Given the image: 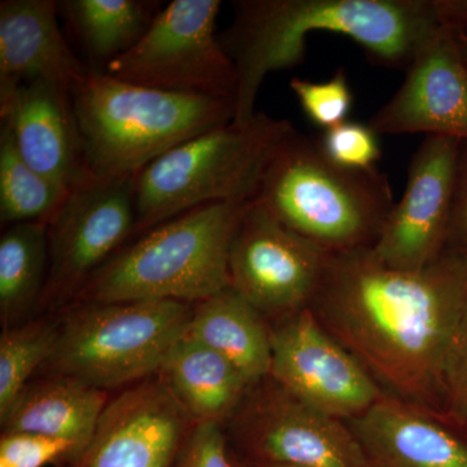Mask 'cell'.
<instances>
[{
	"mask_svg": "<svg viewBox=\"0 0 467 467\" xmlns=\"http://www.w3.org/2000/svg\"><path fill=\"white\" fill-rule=\"evenodd\" d=\"M310 309L401 400L439 418L442 384L467 309V261L444 251L417 272L370 250L330 254Z\"/></svg>",
	"mask_w": 467,
	"mask_h": 467,
	"instance_id": "cell-1",
	"label": "cell"
},
{
	"mask_svg": "<svg viewBox=\"0 0 467 467\" xmlns=\"http://www.w3.org/2000/svg\"><path fill=\"white\" fill-rule=\"evenodd\" d=\"M234 16L218 34L238 76L234 121L256 113L267 76L299 66L313 32L347 36L370 61L407 70L441 27L434 0H235Z\"/></svg>",
	"mask_w": 467,
	"mask_h": 467,
	"instance_id": "cell-2",
	"label": "cell"
},
{
	"mask_svg": "<svg viewBox=\"0 0 467 467\" xmlns=\"http://www.w3.org/2000/svg\"><path fill=\"white\" fill-rule=\"evenodd\" d=\"M254 202L330 254L373 248L395 205L386 174L340 167L297 130L273 153Z\"/></svg>",
	"mask_w": 467,
	"mask_h": 467,
	"instance_id": "cell-3",
	"label": "cell"
},
{
	"mask_svg": "<svg viewBox=\"0 0 467 467\" xmlns=\"http://www.w3.org/2000/svg\"><path fill=\"white\" fill-rule=\"evenodd\" d=\"M86 177H137L169 150L234 121V103L88 72L73 91Z\"/></svg>",
	"mask_w": 467,
	"mask_h": 467,
	"instance_id": "cell-4",
	"label": "cell"
},
{
	"mask_svg": "<svg viewBox=\"0 0 467 467\" xmlns=\"http://www.w3.org/2000/svg\"><path fill=\"white\" fill-rule=\"evenodd\" d=\"M251 202L201 205L143 233L91 276L76 303L196 304L232 287L230 248Z\"/></svg>",
	"mask_w": 467,
	"mask_h": 467,
	"instance_id": "cell-5",
	"label": "cell"
},
{
	"mask_svg": "<svg viewBox=\"0 0 467 467\" xmlns=\"http://www.w3.org/2000/svg\"><path fill=\"white\" fill-rule=\"evenodd\" d=\"M294 130L288 119L256 112L247 121L198 135L150 162L135 178L134 235L201 205L254 201L267 162Z\"/></svg>",
	"mask_w": 467,
	"mask_h": 467,
	"instance_id": "cell-6",
	"label": "cell"
},
{
	"mask_svg": "<svg viewBox=\"0 0 467 467\" xmlns=\"http://www.w3.org/2000/svg\"><path fill=\"white\" fill-rule=\"evenodd\" d=\"M193 304L174 300L76 303L57 313L58 337L43 374L97 389H126L158 376L186 334Z\"/></svg>",
	"mask_w": 467,
	"mask_h": 467,
	"instance_id": "cell-7",
	"label": "cell"
},
{
	"mask_svg": "<svg viewBox=\"0 0 467 467\" xmlns=\"http://www.w3.org/2000/svg\"><path fill=\"white\" fill-rule=\"evenodd\" d=\"M220 0H173L104 75L174 94L235 100V66L218 38Z\"/></svg>",
	"mask_w": 467,
	"mask_h": 467,
	"instance_id": "cell-8",
	"label": "cell"
},
{
	"mask_svg": "<svg viewBox=\"0 0 467 467\" xmlns=\"http://www.w3.org/2000/svg\"><path fill=\"white\" fill-rule=\"evenodd\" d=\"M135 178H88L67 193L47 225L50 266L39 315L73 306L91 276L134 235Z\"/></svg>",
	"mask_w": 467,
	"mask_h": 467,
	"instance_id": "cell-9",
	"label": "cell"
},
{
	"mask_svg": "<svg viewBox=\"0 0 467 467\" xmlns=\"http://www.w3.org/2000/svg\"><path fill=\"white\" fill-rule=\"evenodd\" d=\"M247 461L294 467H368L350 426L295 398L275 380L254 384L232 418Z\"/></svg>",
	"mask_w": 467,
	"mask_h": 467,
	"instance_id": "cell-10",
	"label": "cell"
},
{
	"mask_svg": "<svg viewBox=\"0 0 467 467\" xmlns=\"http://www.w3.org/2000/svg\"><path fill=\"white\" fill-rule=\"evenodd\" d=\"M328 260L252 201L230 248V285L264 317L284 321L310 308Z\"/></svg>",
	"mask_w": 467,
	"mask_h": 467,
	"instance_id": "cell-11",
	"label": "cell"
},
{
	"mask_svg": "<svg viewBox=\"0 0 467 467\" xmlns=\"http://www.w3.org/2000/svg\"><path fill=\"white\" fill-rule=\"evenodd\" d=\"M272 349L270 379L327 416L356 420L386 396L310 308L272 328Z\"/></svg>",
	"mask_w": 467,
	"mask_h": 467,
	"instance_id": "cell-12",
	"label": "cell"
},
{
	"mask_svg": "<svg viewBox=\"0 0 467 467\" xmlns=\"http://www.w3.org/2000/svg\"><path fill=\"white\" fill-rule=\"evenodd\" d=\"M462 142L427 135L409 165L407 187L371 248L384 266L417 272L444 254Z\"/></svg>",
	"mask_w": 467,
	"mask_h": 467,
	"instance_id": "cell-13",
	"label": "cell"
},
{
	"mask_svg": "<svg viewBox=\"0 0 467 467\" xmlns=\"http://www.w3.org/2000/svg\"><path fill=\"white\" fill-rule=\"evenodd\" d=\"M195 425L158 376L149 378L109 399L67 467H174Z\"/></svg>",
	"mask_w": 467,
	"mask_h": 467,
	"instance_id": "cell-14",
	"label": "cell"
},
{
	"mask_svg": "<svg viewBox=\"0 0 467 467\" xmlns=\"http://www.w3.org/2000/svg\"><path fill=\"white\" fill-rule=\"evenodd\" d=\"M368 125L378 135H439L467 143V64L456 33L436 30Z\"/></svg>",
	"mask_w": 467,
	"mask_h": 467,
	"instance_id": "cell-15",
	"label": "cell"
},
{
	"mask_svg": "<svg viewBox=\"0 0 467 467\" xmlns=\"http://www.w3.org/2000/svg\"><path fill=\"white\" fill-rule=\"evenodd\" d=\"M0 122L14 134L23 158L70 192L88 180L72 94L36 79L0 94Z\"/></svg>",
	"mask_w": 467,
	"mask_h": 467,
	"instance_id": "cell-16",
	"label": "cell"
},
{
	"mask_svg": "<svg viewBox=\"0 0 467 467\" xmlns=\"http://www.w3.org/2000/svg\"><path fill=\"white\" fill-rule=\"evenodd\" d=\"M54 0L0 2V94L36 79L70 94L85 81L88 67L67 45Z\"/></svg>",
	"mask_w": 467,
	"mask_h": 467,
	"instance_id": "cell-17",
	"label": "cell"
},
{
	"mask_svg": "<svg viewBox=\"0 0 467 467\" xmlns=\"http://www.w3.org/2000/svg\"><path fill=\"white\" fill-rule=\"evenodd\" d=\"M368 467H467V439L426 409L384 396L352 420Z\"/></svg>",
	"mask_w": 467,
	"mask_h": 467,
	"instance_id": "cell-18",
	"label": "cell"
},
{
	"mask_svg": "<svg viewBox=\"0 0 467 467\" xmlns=\"http://www.w3.org/2000/svg\"><path fill=\"white\" fill-rule=\"evenodd\" d=\"M109 401V391L76 378L45 374L30 380L0 417L2 432L60 439L72 445L76 460L90 442Z\"/></svg>",
	"mask_w": 467,
	"mask_h": 467,
	"instance_id": "cell-19",
	"label": "cell"
},
{
	"mask_svg": "<svg viewBox=\"0 0 467 467\" xmlns=\"http://www.w3.org/2000/svg\"><path fill=\"white\" fill-rule=\"evenodd\" d=\"M158 378L195 423L223 426L251 389L232 362L187 334L174 344Z\"/></svg>",
	"mask_w": 467,
	"mask_h": 467,
	"instance_id": "cell-20",
	"label": "cell"
},
{
	"mask_svg": "<svg viewBox=\"0 0 467 467\" xmlns=\"http://www.w3.org/2000/svg\"><path fill=\"white\" fill-rule=\"evenodd\" d=\"M186 334L232 362L251 387L269 378L272 328L233 287L193 304Z\"/></svg>",
	"mask_w": 467,
	"mask_h": 467,
	"instance_id": "cell-21",
	"label": "cell"
},
{
	"mask_svg": "<svg viewBox=\"0 0 467 467\" xmlns=\"http://www.w3.org/2000/svg\"><path fill=\"white\" fill-rule=\"evenodd\" d=\"M162 7L159 0L57 2L58 15L88 60V72L100 75L143 38Z\"/></svg>",
	"mask_w": 467,
	"mask_h": 467,
	"instance_id": "cell-22",
	"label": "cell"
},
{
	"mask_svg": "<svg viewBox=\"0 0 467 467\" xmlns=\"http://www.w3.org/2000/svg\"><path fill=\"white\" fill-rule=\"evenodd\" d=\"M47 225L21 223L5 227L0 236V324L15 327L38 313L47 282Z\"/></svg>",
	"mask_w": 467,
	"mask_h": 467,
	"instance_id": "cell-23",
	"label": "cell"
},
{
	"mask_svg": "<svg viewBox=\"0 0 467 467\" xmlns=\"http://www.w3.org/2000/svg\"><path fill=\"white\" fill-rule=\"evenodd\" d=\"M64 187L36 171L17 149L14 134L0 122V223L48 225L67 195Z\"/></svg>",
	"mask_w": 467,
	"mask_h": 467,
	"instance_id": "cell-24",
	"label": "cell"
},
{
	"mask_svg": "<svg viewBox=\"0 0 467 467\" xmlns=\"http://www.w3.org/2000/svg\"><path fill=\"white\" fill-rule=\"evenodd\" d=\"M58 316L32 318L3 328L0 335V417L7 413L18 393L36 370L50 361L58 337Z\"/></svg>",
	"mask_w": 467,
	"mask_h": 467,
	"instance_id": "cell-25",
	"label": "cell"
},
{
	"mask_svg": "<svg viewBox=\"0 0 467 467\" xmlns=\"http://www.w3.org/2000/svg\"><path fill=\"white\" fill-rule=\"evenodd\" d=\"M290 88L306 116L325 131L348 121L353 94L343 67L325 82H312L296 77L290 82Z\"/></svg>",
	"mask_w": 467,
	"mask_h": 467,
	"instance_id": "cell-26",
	"label": "cell"
},
{
	"mask_svg": "<svg viewBox=\"0 0 467 467\" xmlns=\"http://www.w3.org/2000/svg\"><path fill=\"white\" fill-rule=\"evenodd\" d=\"M319 142L335 164L353 171H373L382 156L376 131L359 122L346 121L328 129Z\"/></svg>",
	"mask_w": 467,
	"mask_h": 467,
	"instance_id": "cell-27",
	"label": "cell"
},
{
	"mask_svg": "<svg viewBox=\"0 0 467 467\" xmlns=\"http://www.w3.org/2000/svg\"><path fill=\"white\" fill-rule=\"evenodd\" d=\"M73 460L75 451L67 441L27 432H2L0 466L67 467Z\"/></svg>",
	"mask_w": 467,
	"mask_h": 467,
	"instance_id": "cell-28",
	"label": "cell"
},
{
	"mask_svg": "<svg viewBox=\"0 0 467 467\" xmlns=\"http://www.w3.org/2000/svg\"><path fill=\"white\" fill-rule=\"evenodd\" d=\"M439 418L467 439V309L445 370Z\"/></svg>",
	"mask_w": 467,
	"mask_h": 467,
	"instance_id": "cell-29",
	"label": "cell"
},
{
	"mask_svg": "<svg viewBox=\"0 0 467 467\" xmlns=\"http://www.w3.org/2000/svg\"><path fill=\"white\" fill-rule=\"evenodd\" d=\"M174 467H236L223 426L196 423Z\"/></svg>",
	"mask_w": 467,
	"mask_h": 467,
	"instance_id": "cell-30",
	"label": "cell"
},
{
	"mask_svg": "<svg viewBox=\"0 0 467 467\" xmlns=\"http://www.w3.org/2000/svg\"><path fill=\"white\" fill-rule=\"evenodd\" d=\"M445 251L467 261V143L461 149L450 234Z\"/></svg>",
	"mask_w": 467,
	"mask_h": 467,
	"instance_id": "cell-31",
	"label": "cell"
},
{
	"mask_svg": "<svg viewBox=\"0 0 467 467\" xmlns=\"http://www.w3.org/2000/svg\"><path fill=\"white\" fill-rule=\"evenodd\" d=\"M441 26L467 36V0H434Z\"/></svg>",
	"mask_w": 467,
	"mask_h": 467,
	"instance_id": "cell-32",
	"label": "cell"
},
{
	"mask_svg": "<svg viewBox=\"0 0 467 467\" xmlns=\"http://www.w3.org/2000/svg\"><path fill=\"white\" fill-rule=\"evenodd\" d=\"M457 38H459L461 52H462V57L467 64V36L466 34H457Z\"/></svg>",
	"mask_w": 467,
	"mask_h": 467,
	"instance_id": "cell-33",
	"label": "cell"
},
{
	"mask_svg": "<svg viewBox=\"0 0 467 467\" xmlns=\"http://www.w3.org/2000/svg\"><path fill=\"white\" fill-rule=\"evenodd\" d=\"M234 457H235L236 467H252L251 463L248 462L247 460L241 459V457H236L235 454H234Z\"/></svg>",
	"mask_w": 467,
	"mask_h": 467,
	"instance_id": "cell-34",
	"label": "cell"
},
{
	"mask_svg": "<svg viewBox=\"0 0 467 467\" xmlns=\"http://www.w3.org/2000/svg\"><path fill=\"white\" fill-rule=\"evenodd\" d=\"M250 462V461H248ZM252 467H294V466H285V465H275V463H254L250 462Z\"/></svg>",
	"mask_w": 467,
	"mask_h": 467,
	"instance_id": "cell-35",
	"label": "cell"
},
{
	"mask_svg": "<svg viewBox=\"0 0 467 467\" xmlns=\"http://www.w3.org/2000/svg\"><path fill=\"white\" fill-rule=\"evenodd\" d=\"M0 467H5V466H0Z\"/></svg>",
	"mask_w": 467,
	"mask_h": 467,
	"instance_id": "cell-36",
	"label": "cell"
}]
</instances>
